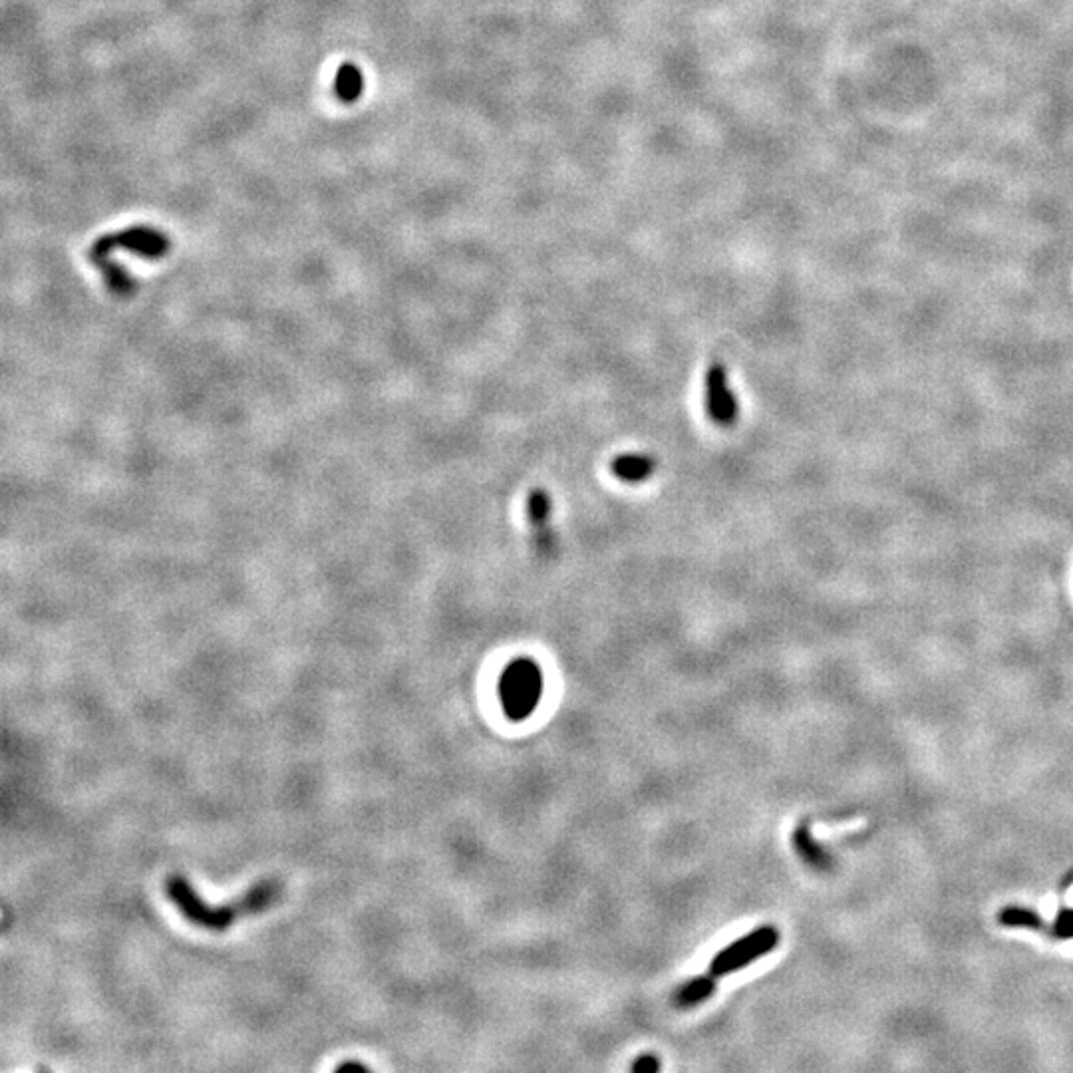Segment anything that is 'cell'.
I'll use <instances>...</instances> for the list:
<instances>
[{"instance_id":"6da1fadb","label":"cell","mask_w":1073,"mask_h":1073,"mask_svg":"<svg viewBox=\"0 0 1073 1073\" xmlns=\"http://www.w3.org/2000/svg\"><path fill=\"white\" fill-rule=\"evenodd\" d=\"M165 891L171 903L179 909V913L185 919L207 930H225L227 926H231L239 919L263 913L281 897V887L277 881H263L251 891H247L243 897L227 905L213 907L205 903L199 897V893L191 887V883L181 875H169L165 883Z\"/></svg>"},{"instance_id":"7a4b0ae2","label":"cell","mask_w":1073,"mask_h":1073,"mask_svg":"<svg viewBox=\"0 0 1073 1073\" xmlns=\"http://www.w3.org/2000/svg\"><path fill=\"white\" fill-rule=\"evenodd\" d=\"M499 696L511 720L531 716L543 696V672L531 658L513 660L501 676Z\"/></svg>"},{"instance_id":"3957f363","label":"cell","mask_w":1073,"mask_h":1073,"mask_svg":"<svg viewBox=\"0 0 1073 1073\" xmlns=\"http://www.w3.org/2000/svg\"><path fill=\"white\" fill-rule=\"evenodd\" d=\"M779 942V932L775 926H760L754 932L742 936L740 940L732 942L724 950H720L710 964V974L716 978H722L726 974L738 972L758 958L769 954Z\"/></svg>"},{"instance_id":"277c9868","label":"cell","mask_w":1073,"mask_h":1073,"mask_svg":"<svg viewBox=\"0 0 1073 1073\" xmlns=\"http://www.w3.org/2000/svg\"><path fill=\"white\" fill-rule=\"evenodd\" d=\"M706 408L712 422L720 428H732L738 420V400L728 384V372L720 362H714L706 376Z\"/></svg>"},{"instance_id":"5b68a950","label":"cell","mask_w":1073,"mask_h":1073,"mask_svg":"<svg viewBox=\"0 0 1073 1073\" xmlns=\"http://www.w3.org/2000/svg\"><path fill=\"white\" fill-rule=\"evenodd\" d=\"M104 245L114 249H126L146 259L163 257L169 251L167 237L154 227H132L118 235H106L100 239Z\"/></svg>"},{"instance_id":"8992f818","label":"cell","mask_w":1073,"mask_h":1073,"mask_svg":"<svg viewBox=\"0 0 1073 1073\" xmlns=\"http://www.w3.org/2000/svg\"><path fill=\"white\" fill-rule=\"evenodd\" d=\"M551 511L553 503L545 489L531 491L527 499V515L535 531V541L541 553H551L555 549V533L551 531Z\"/></svg>"},{"instance_id":"52a82bcc","label":"cell","mask_w":1073,"mask_h":1073,"mask_svg":"<svg viewBox=\"0 0 1073 1073\" xmlns=\"http://www.w3.org/2000/svg\"><path fill=\"white\" fill-rule=\"evenodd\" d=\"M611 471L616 479L624 483H642L654 475L656 460L646 454H626L614 458Z\"/></svg>"},{"instance_id":"ba28073f","label":"cell","mask_w":1073,"mask_h":1073,"mask_svg":"<svg viewBox=\"0 0 1073 1073\" xmlns=\"http://www.w3.org/2000/svg\"><path fill=\"white\" fill-rule=\"evenodd\" d=\"M716 990V976H698L690 982H686L684 986L678 988V992L674 994V1004L678 1008H694L702 1002H706Z\"/></svg>"},{"instance_id":"9c48e42d","label":"cell","mask_w":1073,"mask_h":1073,"mask_svg":"<svg viewBox=\"0 0 1073 1073\" xmlns=\"http://www.w3.org/2000/svg\"><path fill=\"white\" fill-rule=\"evenodd\" d=\"M334 90H336V96L346 102V104H352L356 102L360 96H362V90H364V78H362V72L356 64H342L336 72V80H334Z\"/></svg>"},{"instance_id":"30bf717a","label":"cell","mask_w":1073,"mask_h":1073,"mask_svg":"<svg viewBox=\"0 0 1073 1073\" xmlns=\"http://www.w3.org/2000/svg\"><path fill=\"white\" fill-rule=\"evenodd\" d=\"M1000 922L1006 926H1026V928H1042L1044 922L1038 913L1022 909V907H1008L1000 913Z\"/></svg>"},{"instance_id":"8fae6325","label":"cell","mask_w":1073,"mask_h":1073,"mask_svg":"<svg viewBox=\"0 0 1073 1073\" xmlns=\"http://www.w3.org/2000/svg\"><path fill=\"white\" fill-rule=\"evenodd\" d=\"M1054 934L1060 938H1073V911H1062L1054 924Z\"/></svg>"},{"instance_id":"7c38bea8","label":"cell","mask_w":1073,"mask_h":1073,"mask_svg":"<svg viewBox=\"0 0 1073 1073\" xmlns=\"http://www.w3.org/2000/svg\"><path fill=\"white\" fill-rule=\"evenodd\" d=\"M660 1070V1062L656 1056H642L632 1064V1072L654 1073Z\"/></svg>"},{"instance_id":"4fadbf2b","label":"cell","mask_w":1073,"mask_h":1073,"mask_svg":"<svg viewBox=\"0 0 1073 1073\" xmlns=\"http://www.w3.org/2000/svg\"><path fill=\"white\" fill-rule=\"evenodd\" d=\"M346 1068H366L364 1064H358V1062H348V1064H340L338 1070H346Z\"/></svg>"}]
</instances>
